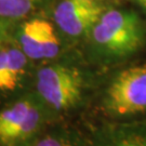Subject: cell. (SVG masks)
<instances>
[{
    "label": "cell",
    "instance_id": "cell-7",
    "mask_svg": "<svg viewBox=\"0 0 146 146\" xmlns=\"http://www.w3.org/2000/svg\"><path fill=\"white\" fill-rule=\"evenodd\" d=\"M27 63L26 54L20 49H0V91L15 89Z\"/></svg>",
    "mask_w": 146,
    "mask_h": 146
},
{
    "label": "cell",
    "instance_id": "cell-9",
    "mask_svg": "<svg viewBox=\"0 0 146 146\" xmlns=\"http://www.w3.org/2000/svg\"><path fill=\"white\" fill-rule=\"evenodd\" d=\"M36 146H66L62 141L55 139L53 136H46L36 144Z\"/></svg>",
    "mask_w": 146,
    "mask_h": 146
},
{
    "label": "cell",
    "instance_id": "cell-8",
    "mask_svg": "<svg viewBox=\"0 0 146 146\" xmlns=\"http://www.w3.org/2000/svg\"><path fill=\"white\" fill-rule=\"evenodd\" d=\"M39 0H0V16L19 19L35 9Z\"/></svg>",
    "mask_w": 146,
    "mask_h": 146
},
{
    "label": "cell",
    "instance_id": "cell-1",
    "mask_svg": "<svg viewBox=\"0 0 146 146\" xmlns=\"http://www.w3.org/2000/svg\"><path fill=\"white\" fill-rule=\"evenodd\" d=\"M92 38L107 54L125 56L143 46L145 31L136 13L113 9L103 12L92 28Z\"/></svg>",
    "mask_w": 146,
    "mask_h": 146
},
{
    "label": "cell",
    "instance_id": "cell-2",
    "mask_svg": "<svg viewBox=\"0 0 146 146\" xmlns=\"http://www.w3.org/2000/svg\"><path fill=\"white\" fill-rule=\"evenodd\" d=\"M106 108L111 114L128 116L146 110V63L120 72L107 89Z\"/></svg>",
    "mask_w": 146,
    "mask_h": 146
},
{
    "label": "cell",
    "instance_id": "cell-3",
    "mask_svg": "<svg viewBox=\"0 0 146 146\" xmlns=\"http://www.w3.org/2000/svg\"><path fill=\"white\" fill-rule=\"evenodd\" d=\"M37 90L53 108L67 110L79 101L82 79L77 69L63 65H49L37 75Z\"/></svg>",
    "mask_w": 146,
    "mask_h": 146
},
{
    "label": "cell",
    "instance_id": "cell-6",
    "mask_svg": "<svg viewBox=\"0 0 146 146\" xmlns=\"http://www.w3.org/2000/svg\"><path fill=\"white\" fill-rule=\"evenodd\" d=\"M20 42L23 52L33 60L53 58L60 51V40L54 27L42 19H34L23 24Z\"/></svg>",
    "mask_w": 146,
    "mask_h": 146
},
{
    "label": "cell",
    "instance_id": "cell-4",
    "mask_svg": "<svg viewBox=\"0 0 146 146\" xmlns=\"http://www.w3.org/2000/svg\"><path fill=\"white\" fill-rule=\"evenodd\" d=\"M104 9L94 0H62L54 10V20L65 34L77 37L92 29Z\"/></svg>",
    "mask_w": 146,
    "mask_h": 146
},
{
    "label": "cell",
    "instance_id": "cell-5",
    "mask_svg": "<svg viewBox=\"0 0 146 146\" xmlns=\"http://www.w3.org/2000/svg\"><path fill=\"white\" fill-rule=\"evenodd\" d=\"M40 114L29 101H20L0 111V141L5 144L27 139L37 130Z\"/></svg>",
    "mask_w": 146,
    "mask_h": 146
},
{
    "label": "cell",
    "instance_id": "cell-10",
    "mask_svg": "<svg viewBox=\"0 0 146 146\" xmlns=\"http://www.w3.org/2000/svg\"><path fill=\"white\" fill-rule=\"evenodd\" d=\"M114 146H146L145 140H135V141H125L118 143Z\"/></svg>",
    "mask_w": 146,
    "mask_h": 146
},
{
    "label": "cell",
    "instance_id": "cell-11",
    "mask_svg": "<svg viewBox=\"0 0 146 146\" xmlns=\"http://www.w3.org/2000/svg\"><path fill=\"white\" fill-rule=\"evenodd\" d=\"M5 28H3V25H2V23L0 22V47H1V43H2L3 39H5Z\"/></svg>",
    "mask_w": 146,
    "mask_h": 146
},
{
    "label": "cell",
    "instance_id": "cell-12",
    "mask_svg": "<svg viewBox=\"0 0 146 146\" xmlns=\"http://www.w3.org/2000/svg\"><path fill=\"white\" fill-rule=\"evenodd\" d=\"M134 1L146 11V0H134Z\"/></svg>",
    "mask_w": 146,
    "mask_h": 146
}]
</instances>
